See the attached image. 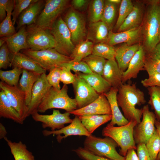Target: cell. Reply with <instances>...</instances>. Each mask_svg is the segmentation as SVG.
I'll use <instances>...</instances> for the list:
<instances>
[{
  "instance_id": "obj_1",
  "label": "cell",
  "mask_w": 160,
  "mask_h": 160,
  "mask_svg": "<svg viewBox=\"0 0 160 160\" xmlns=\"http://www.w3.org/2000/svg\"><path fill=\"white\" fill-rule=\"evenodd\" d=\"M117 100L125 118L129 121H135L137 124L139 123L143 108L139 109L136 106L146 103L143 92L137 87L135 84L124 83L118 89Z\"/></svg>"
},
{
  "instance_id": "obj_2",
  "label": "cell",
  "mask_w": 160,
  "mask_h": 160,
  "mask_svg": "<svg viewBox=\"0 0 160 160\" xmlns=\"http://www.w3.org/2000/svg\"><path fill=\"white\" fill-rule=\"evenodd\" d=\"M159 0L148 1L141 25L143 46L146 54L153 52L160 42Z\"/></svg>"
},
{
  "instance_id": "obj_3",
  "label": "cell",
  "mask_w": 160,
  "mask_h": 160,
  "mask_svg": "<svg viewBox=\"0 0 160 160\" xmlns=\"http://www.w3.org/2000/svg\"><path fill=\"white\" fill-rule=\"evenodd\" d=\"M137 124L135 121H131L122 126L115 127L108 124L102 131L103 136L108 137L114 140L121 148L119 154L125 157L130 149L136 150L133 136V131Z\"/></svg>"
},
{
  "instance_id": "obj_4",
  "label": "cell",
  "mask_w": 160,
  "mask_h": 160,
  "mask_svg": "<svg viewBox=\"0 0 160 160\" xmlns=\"http://www.w3.org/2000/svg\"><path fill=\"white\" fill-rule=\"evenodd\" d=\"M68 89L67 85L65 84L60 89L51 87L39 105L38 112L44 113L48 109L58 108L70 113L77 109L76 100L68 95Z\"/></svg>"
},
{
  "instance_id": "obj_5",
  "label": "cell",
  "mask_w": 160,
  "mask_h": 160,
  "mask_svg": "<svg viewBox=\"0 0 160 160\" xmlns=\"http://www.w3.org/2000/svg\"><path fill=\"white\" fill-rule=\"evenodd\" d=\"M84 146V148L95 155L112 160H125V157L117 152V143L109 137L102 138L92 135L87 137Z\"/></svg>"
},
{
  "instance_id": "obj_6",
  "label": "cell",
  "mask_w": 160,
  "mask_h": 160,
  "mask_svg": "<svg viewBox=\"0 0 160 160\" xmlns=\"http://www.w3.org/2000/svg\"><path fill=\"white\" fill-rule=\"evenodd\" d=\"M20 52L26 55L46 71L55 67H60L72 60V58L61 54L55 48L35 51L23 49Z\"/></svg>"
},
{
  "instance_id": "obj_7",
  "label": "cell",
  "mask_w": 160,
  "mask_h": 160,
  "mask_svg": "<svg viewBox=\"0 0 160 160\" xmlns=\"http://www.w3.org/2000/svg\"><path fill=\"white\" fill-rule=\"evenodd\" d=\"M50 31L55 41V49L61 54L70 57L75 46L70 32L61 16L55 22Z\"/></svg>"
},
{
  "instance_id": "obj_8",
  "label": "cell",
  "mask_w": 160,
  "mask_h": 160,
  "mask_svg": "<svg viewBox=\"0 0 160 160\" xmlns=\"http://www.w3.org/2000/svg\"><path fill=\"white\" fill-rule=\"evenodd\" d=\"M67 0H45L44 7L38 17L35 25L50 30L52 25L67 8Z\"/></svg>"
},
{
  "instance_id": "obj_9",
  "label": "cell",
  "mask_w": 160,
  "mask_h": 160,
  "mask_svg": "<svg viewBox=\"0 0 160 160\" xmlns=\"http://www.w3.org/2000/svg\"><path fill=\"white\" fill-rule=\"evenodd\" d=\"M26 30L29 49L38 51L55 48V41L50 30L40 28L34 24L27 26Z\"/></svg>"
},
{
  "instance_id": "obj_10",
  "label": "cell",
  "mask_w": 160,
  "mask_h": 160,
  "mask_svg": "<svg viewBox=\"0 0 160 160\" xmlns=\"http://www.w3.org/2000/svg\"><path fill=\"white\" fill-rule=\"evenodd\" d=\"M142 119L135 127L133 136L136 144L146 143L153 134L156 120L154 113L151 111L148 105L143 108Z\"/></svg>"
},
{
  "instance_id": "obj_11",
  "label": "cell",
  "mask_w": 160,
  "mask_h": 160,
  "mask_svg": "<svg viewBox=\"0 0 160 160\" xmlns=\"http://www.w3.org/2000/svg\"><path fill=\"white\" fill-rule=\"evenodd\" d=\"M62 18L70 32L72 40L75 46L84 40L87 33L84 16L79 12L71 9Z\"/></svg>"
},
{
  "instance_id": "obj_12",
  "label": "cell",
  "mask_w": 160,
  "mask_h": 160,
  "mask_svg": "<svg viewBox=\"0 0 160 160\" xmlns=\"http://www.w3.org/2000/svg\"><path fill=\"white\" fill-rule=\"evenodd\" d=\"M0 88L4 92L12 106L24 121L28 117V107L26 103L25 92L18 85L10 86L1 81L0 82Z\"/></svg>"
},
{
  "instance_id": "obj_13",
  "label": "cell",
  "mask_w": 160,
  "mask_h": 160,
  "mask_svg": "<svg viewBox=\"0 0 160 160\" xmlns=\"http://www.w3.org/2000/svg\"><path fill=\"white\" fill-rule=\"evenodd\" d=\"M75 74V80L72 85L77 108H80L94 101L100 95L84 79Z\"/></svg>"
},
{
  "instance_id": "obj_14",
  "label": "cell",
  "mask_w": 160,
  "mask_h": 160,
  "mask_svg": "<svg viewBox=\"0 0 160 160\" xmlns=\"http://www.w3.org/2000/svg\"><path fill=\"white\" fill-rule=\"evenodd\" d=\"M70 114L67 112L61 113L59 110L54 109L52 114L50 115L41 114L37 111L31 116L34 121L42 123L43 128L49 127L51 131H54L61 129L65 127V124L72 122L73 119L70 117Z\"/></svg>"
},
{
  "instance_id": "obj_15",
  "label": "cell",
  "mask_w": 160,
  "mask_h": 160,
  "mask_svg": "<svg viewBox=\"0 0 160 160\" xmlns=\"http://www.w3.org/2000/svg\"><path fill=\"white\" fill-rule=\"evenodd\" d=\"M51 87L47 80L46 73L41 74L32 89L31 100L28 106V117L38 111L39 105Z\"/></svg>"
},
{
  "instance_id": "obj_16",
  "label": "cell",
  "mask_w": 160,
  "mask_h": 160,
  "mask_svg": "<svg viewBox=\"0 0 160 160\" xmlns=\"http://www.w3.org/2000/svg\"><path fill=\"white\" fill-rule=\"evenodd\" d=\"M42 133L46 136L51 135H57L56 138L59 143L61 142L63 139L71 135L88 137L92 135L87 131L77 116H75L68 125L57 130L49 131L45 130L42 131Z\"/></svg>"
},
{
  "instance_id": "obj_17",
  "label": "cell",
  "mask_w": 160,
  "mask_h": 160,
  "mask_svg": "<svg viewBox=\"0 0 160 160\" xmlns=\"http://www.w3.org/2000/svg\"><path fill=\"white\" fill-rule=\"evenodd\" d=\"M142 39L143 35L141 26L117 33L113 32L112 30H110L106 43L113 46L122 43L131 45L137 44V43Z\"/></svg>"
},
{
  "instance_id": "obj_18",
  "label": "cell",
  "mask_w": 160,
  "mask_h": 160,
  "mask_svg": "<svg viewBox=\"0 0 160 160\" xmlns=\"http://www.w3.org/2000/svg\"><path fill=\"white\" fill-rule=\"evenodd\" d=\"M75 116L111 114L109 102L104 94L87 106L78 108L69 113Z\"/></svg>"
},
{
  "instance_id": "obj_19",
  "label": "cell",
  "mask_w": 160,
  "mask_h": 160,
  "mask_svg": "<svg viewBox=\"0 0 160 160\" xmlns=\"http://www.w3.org/2000/svg\"><path fill=\"white\" fill-rule=\"evenodd\" d=\"M45 4V0H34L18 17L16 22L17 30L24 26L35 24Z\"/></svg>"
},
{
  "instance_id": "obj_20",
  "label": "cell",
  "mask_w": 160,
  "mask_h": 160,
  "mask_svg": "<svg viewBox=\"0 0 160 160\" xmlns=\"http://www.w3.org/2000/svg\"><path fill=\"white\" fill-rule=\"evenodd\" d=\"M145 56L144 47L140 44L139 50L130 61L127 69L123 72V84L132 79L137 78L139 72L144 70Z\"/></svg>"
},
{
  "instance_id": "obj_21",
  "label": "cell",
  "mask_w": 160,
  "mask_h": 160,
  "mask_svg": "<svg viewBox=\"0 0 160 160\" xmlns=\"http://www.w3.org/2000/svg\"><path fill=\"white\" fill-rule=\"evenodd\" d=\"M9 57L11 66L13 68H19L40 74L47 71L30 57L21 52L15 54L10 53Z\"/></svg>"
},
{
  "instance_id": "obj_22",
  "label": "cell",
  "mask_w": 160,
  "mask_h": 160,
  "mask_svg": "<svg viewBox=\"0 0 160 160\" xmlns=\"http://www.w3.org/2000/svg\"><path fill=\"white\" fill-rule=\"evenodd\" d=\"M140 45L137 43L129 45L123 43L115 48V60L122 72L127 69L130 61L139 50Z\"/></svg>"
},
{
  "instance_id": "obj_23",
  "label": "cell",
  "mask_w": 160,
  "mask_h": 160,
  "mask_svg": "<svg viewBox=\"0 0 160 160\" xmlns=\"http://www.w3.org/2000/svg\"><path fill=\"white\" fill-rule=\"evenodd\" d=\"M143 3L137 2L134 4L133 9L118 30V32L129 30L141 26L145 12Z\"/></svg>"
},
{
  "instance_id": "obj_24",
  "label": "cell",
  "mask_w": 160,
  "mask_h": 160,
  "mask_svg": "<svg viewBox=\"0 0 160 160\" xmlns=\"http://www.w3.org/2000/svg\"><path fill=\"white\" fill-rule=\"evenodd\" d=\"M123 72L116 60H106L102 76L111 87L118 89L123 84Z\"/></svg>"
},
{
  "instance_id": "obj_25",
  "label": "cell",
  "mask_w": 160,
  "mask_h": 160,
  "mask_svg": "<svg viewBox=\"0 0 160 160\" xmlns=\"http://www.w3.org/2000/svg\"><path fill=\"white\" fill-rule=\"evenodd\" d=\"M26 26L21 27L12 36L1 38L7 44L10 53L15 54L22 50L29 49L26 40Z\"/></svg>"
},
{
  "instance_id": "obj_26",
  "label": "cell",
  "mask_w": 160,
  "mask_h": 160,
  "mask_svg": "<svg viewBox=\"0 0 160 160\" xmlns=\"http://www.w3.org/2000/svg\"><path fill=\"white\" fill-rule=\"evenodd\" d=\"M118 89L111 87L107 92L104 94L108 100L111 107L112 118L109 123L112 125L118 126L124 125L129 122L121 112L118 105L117 95Z\"/></svg>"
},
{
  "instance_id": "obj_27",
  "label": "cell",
  "mask_w": 160,
  "mask_h": 160,
  "mask_svg": "<svg viewBox=\"0 0 160 160\" xmlns=\"http://www.w3.org/2000/svg\"><path fill=\"white\" fill-rule=\"evenodd\" d=\"M109 31L107 25L101 21L90 23L87 31V39L95 44L106 42Z\"/></svg>"
},
{
  "instance_id": "obj_28",
  "label": "cell",
  "mask_w": 160,
  "mask_h": 160,
  "mask_svg": "<svg viewBox=\"0 0 160 160\" xmlns=\"http://www.w3.org/2000/svg\"><path fill=\"white\" fill-rule=\"evenodd\" d=\"M75 73L84 79L100 95L107 92L111 88L110 84L99 74L94 73L90 74L81 73Z\"/></svg>"
},
{
  "instance_id": "obj_29",
  "label": "cell",
  "mask_w": 160,
  "mask_h": 160,
  "mask_svg": "<svg viewBox=\"0 0 160 160\" xmlns=\"http://www.w3.org/2000/svg\"><path fill=\"white\" fill-rule=\"evenodd\" d=\"M41 75L36 72L23 70L18 86L25 94L26 103L27 106L31 100L33 86Z\"/></svg>"
},
{
  "instance_id": "obj_30",
  "label": "cell",
  "mask_w": 160,
  "mask_h": 160,
  "mask_svg": "<svg viewBox=\"0 0 160 160\" xmlns=\"http://www.w3.org/2000/svg\"><path fill=\"white\" fill-rule=\"evenodd\" d=\"M0 116L11 119L20 124L24 121L2 90L0 92Z\"/></svg>"
},
{
  "instance_id": "obj_31",
  "label": "cell",
  "mask_w": 160,
  "mask_h": 160,
  "mask_svg": "<svg viewBox=\"0 0 160 160\" xmlns=\"http://www.w3.org/2000/svg\"><path fill=\"white\" fill-rule=\"evenodd\" d=\"M82 123L90 134L102 125L111 121V114L93 115L79 116Z\"/></svg>"
},
{
  "instance_id": "obj_32",
  "label": "cell",
  "mask_w": 160,
  "mask_h": 160,
  "mask_svg": "<svg viewBox=\"0 0 160 160\" xmlns=\"http://www.w3.org/2000/svg\"><path fill=\"white\" fill-rule=\"evenodd\" d=\"M4 138L7 142L15 160H35L32 153L27 149L26 145L21 141L12 142L6 137Z\"/></svg>"
},
{
  "instance_id": "obj_33",
  "label": "cell",
  "mask_w": 160,
  "mask_h": 160,
  "mask_svg": "<svg viewBox=\"0 0 160 160\" xmlns=\"http://www.w3.org/2000/svg\"><path fill=\"white\" fill-rule=\"evenodd\" d=\"M14 2V0H9L7 7V16L0 24L1 38L10 36L17 32L11 20Z\"/></svg>"
},
{
  "instance_id": "obj_34",
  "label": "cell",
  "mask_w": 160,
  "mask_h": 160,
  "mask_svg": "<svg viewBox=\"0 0 160 160\" xmlns=\"http://www.w3.org/2000/svg\"><path fill=\"white\" fill-rule=\"evenodd\" d=\"M94 44L92 42L86 39L76 45L70 56L71 61L79 62L92 54Z\"/></svg>"
},
{
  "instance_id": "obj_35",
  "label": "cell",
  "mask_w": 160,
  "mask_h": 160,
  "mask_svg": "<svg viewBox=\"0 0 160 160\" xmlns=\"http://www.w3.org/2000/svg\"><path fill=\"white\" fill-rule=\"evenodd\" d=\"M92 54L108 60H115V48L106 42L94 45Z\"/></svg>"
},
{
  "instance_id": "obj_36",
  "label": "cell",
  "mask_w": 160,
  "mask_h": 160,
  "mask_svg": "<svg viewBox=\"0 0 160 160\" xmlns=\"http://www.w3.org/2000/svg\"><path fill=\"white\" fill-rule=\"evenodd\" d=\"M82 60L86 63L93 73L102 76L106 61L105 59L92 54L84 58Z\"/></svg>"
},
{
  "instance_id": "obj_37",
  "label": "cell",
  "mask_w": 160,
  "mask_h": 160,
  "mask_svg": "<svg viewBox=\"0 0 160 160\" xmlns=\"http://www.w3.org/2000/svg\"><path fill=\"white\" fill-rule=\"evenodd\" d=\"M147 89L149 96L148 103L154 111L156 120L160 121V87H150Z\"/></svg>"
},
{
  "instance_id": "obj_38",
  "label": "cell",
  "mask_w": 160,
  "mask_h": 160,
  "mask_svg": "<svg viewBox=\"0 0 160 160\" xmlns=\"http://www.w3.org/2000/svg\"><path fill=\"white\" fill-rule=\"evenodd\" d=\"M105 1L94 0L90 3L89 20L90 23L101 21L104 10Z\"/></svg>"
},
{
  "instance_id": "obj_39",
  "label": "cell",
  "mask_w": 160,
  "mask_h": 160,
  "mask_svg": "<svg viewBox=\"0 0 160 160\" xmlns=\"http://www.w3.org/2000/svg\"><path fill=\"white\" fill-rule=\"evenodd\" d=\"M23 69L14 67L12 70L3 71L0 70V79L1 81L10 86L18 85L20 76L22 73Z\"/></svg>"
},
{
  "instance_id": "obj_40",
  "label": "cell",
  "mask_w": 160,
  "mask_h": 160,
  "mask_svg": "<svg viewBox=\"0 0 160 160\" xmlns=\"http://www.w3.org/2000/svg\"><path fill=\"white\" fill-rule=\"evenodd\" d=\"M116 5L110 2L109 0L105 1L104 10L101 21L107 25L109 31L111 30L116 17Z\"/></svg>"
},
{
  "instance_id": "obj_41",
  "label": "cell",
  "mask_w": 160,
  "mask_h": 160,
  "mask_svg": "<svg viewBox=\"0 0 160 160\" xmlns=\"http://www.w3.org/2000/svg\"><path fill=\"white\" fill-rule=\"evenodd\" d=\"M145 145L151 159L156 160L160 151V138L156 128L153 134Z\"/></svg>"
},
{
  "instance_id": "obj_42",
  "label": "cell",
  "mask_w": 160,
  "mask_h": 160,
  "mask_svg": "<svg viewBox=\"0 0 160 160\" xmlns=\"http://www.w3.org/2000/svg\"><path fill=\"white\" fill-rule=\"evenodd\" d=\"M144 70L148 74L160 73V58L154 53L146 54Z\"/></svg>"
},
{
  "instance_id": "obj_43",
  "label": "cell",
  "mask_w": 160,
  "mask_h": 160,
  "mask_svg": "<svg viewBox=\"0 0 160 160\" xmlns=\"http://www.w3.org/2000/svg\"><path fill=\"white\" fill-rule=\"evenodd\" d=\"M133 7L134 4L131 0H121L119 8L118 17L115 26V29L118 30L132 11Z\"/></svg>"
},
{
  "instance_id": "obj_44",
  "label": "cell",
  "mask_w": 160,
  "mask_h": 160,
  "mask_svg": "<svg viewBox=\"0 0 160 160\" xmlns=\"http://www.w3.org/2000/svg\"><path fill=\"white\" fill-rule=\"evenodd\" d=\"M34 0H14L13 9L12 13V20L14 25L20 14Z\"/></svg>"
},
{
  "instance_id": "obj_45",
  "label": "cell",
  "mask_w": 160,
  "mask_h": 160,
  "mask_svg": "<svg viewBox=\"0 0 160 160\" xmlns=\"http://www.w3.org/2000/svg\"><path fill=\"white\" fill-rule=\"evenodd\" d=\"M60 67H64L72 70L75 73H81L84 74L93 73L88 65L82 60L79 62L71 61L62 64Z\"/></svg>"
},
{
  "instance_id": "obj_46",
  "label": "cell",
  "mask_w": 160,
  "mask_h": 160,
  "mask_svg": "<svg viewBox=\"0 0 160 160\" xmlns=\"http://www.w3.org/2000/svg\"><path fill=\"white\" fill-rule=\"evenodd\" d=\"M61 67H55L49 71V73L46 75L47 80L52 87L58 89H61L60 85Z\"/></svg>"
},
{
  "instance_id": "obj_47",
  "label": "cell",
  "mask_w": 160,
  "mask_h": 160,
  "mask_svg": "<svg viewBox=\"0 0 160 160\" xmlns=\"http://www.w3.org/2000/svg\"><path fill=\"white\" fill-rule=\"evenodd\" d=\"M73 151L79 156L84 160H112L104 157L95 155L84 148L81 147Z\"/></svg>"
},
{
  "instance_id": "obj_48",
  "label": "cell",
  "mask_w": 160,
  "mask_h": 160,
  "mask_svg": "<svg viewBox=\"0 0 160 160\" xmlns=\"http://www.w3.org/2000/svg\"><path fill=\"white\" fill-rule=\"evenodd\" d=\"M10 52L5 43L0 48V68L6 69L11 66L9 57Z\"/></svg>"
},
{
  "instance_id": "obj_49",
  "label": "cell",
  "mask_w": 160,
  "mask_h": 160,
  "mask_svg": "<svg viewBox=\"0 0 160 160\" xmlns=\"http://www.w3.org/2000/svg\"><path fill=\"white\" fill-rule=\"evenodd\" d=\"M148 78L142 80L141 83L145 87H160V73H154L148 75Z\"/></svg>"
},
{
  "instance_id": "obj_50",
  "label": "cell",
  "mask_w": 160,
  "mask_h": 160,
  "mask_svg": "<svg viewBox=\"0 0 160 160\" xmlns=\"http://www.w3.org/2000/svg\"><path fill=\"white\" fill-rule=\"evenodd\" d=\"M61 67L60 81L64 84H73L74 82L76 75L72 73L71 70L64 67Z\"/></svg>"
},
{
  "instance_id": "obj_51",
  "label": "cell",
  "mask_w": 160,
  "mask_h": 160,
  "mask_svg": "<svg viewBox=\"0 0 160 160\" xmlns=\"http://www.w3.org/2000/svg\"><path fill=\"white\" fill-rule=\"evenodd\" d=\"M137 155L139 160H152L146 147L145 144L139 143L137 145Z\"/></svg>"
},
{
  "instance_id": "obj_52",
  "label": "cell",
  "mask_w": 160,
  "mask_h": 160,
  "mask_svg": "<svg viewBox=\"0 0 160 160\" xmlns=\"http://www.w3.org/2000/svg\"><path fill=\"white\" fill-rule=\"evenodd\" d=\"M89 2V0H73L71 2V5L75 9L83 11L87 9Z\"/></svg>"
},
{
  "instance_id": "obj_53",
  "label": "cell",
  "mask_w": 160,
  "mask_h": 160,
  "mask_svg": "<svg viewBox=\"0 0 160 160\" xmlns=\"http://www.w3.org/2000/svg\"><path fill=\"white\" fill-rule=\"evenodd\" d=\"M9 0H0V21L1 23L7 16V5Z\"/></svg>"
},
{
  "instance_id": "obj_54",
  "label": "cell",
  "mask_w": 160,
  "mask_h": 160,
  "mask_svg": "<svg viewBox=\"0 0 160 160\" xmlns=\"http://www.w3.org/2000/svg\"><path fill=\"white\" fill-rule=\"evenodd\" d=\"M135 150L133 149H130L128 151L125 157V160H139Z\"/></svg>"
},
{
  "instance_id": "obj_55",
  "label": "cell",
  "mask_w": 160,
  "mask_h": 160,
  "mask_svg": "<svg viewBox=\"0 0 160 160\" xmlns=\"http://www.w3.org/2000/svg\"><path fill=\"white\" fill-rule=\"evenodd\" d=\"M7 132L5 127L1 123H0V138H4L6 137Z\"/></svg>"
},
{
  "instance_id": "obj_56",
  "label": "cell",
  "mask_w": 160,
  "mask_h": 160,
  "mask_svg": "<svg viewBox=\"0 0 160 160\" xmlns=\"http://www.w3.org/2000/svg\"><path fill=\"white\" fill-rule=\"evenodd\" d=\"M155 126L158 131L160 138V121L156 120L155 122ZM156 160H160V151L158 154Z\"/></svg>"
},
{
  "instance_id": "obj_57",
  "label": "cell",
  "mask_w": 160,
  "mask_h": 160,
  "mask_svg": "<svg viewBox=\"0 0 160 160\" xmlns=\"http://www.w3.org/2000/svg\"><path fill=\"white\" fill-rule=\"evenodd\" d=\"M153 52L160 58V42L156 46Z\"/></svg>"
},
{
  "instance_id": "obj_58",
  "label": "cell",
  "mask_w": 160,
  "mask_h": 160,
  "mask_svg": "<svg viewBox=\"0 0 160 160\" xmlns=\"http://www.w3.org/2000/svg\"><path fill=\"white\" fill-rule=\"evenodd\" d=\"M109 1L110 2L116 4L121 3V0H109Z\"/></svg>"
},
{
  "instance_id": "obj_59",
  "label": "cell",
  "mask_w": 160,
  "mask_h": 160,
  "mask_svg": "<svg viewBox=\"0 0 160 160\" xmlns=\"http://www.w3.org/2000/svg\"><path fill=\"white\" fill-rule=\"evenodd\" d=\"M5 43V41L2 38H1L0 39V47H1Z\"/></svg>"
},
{
  "instance_id": "obj_60",
  "label": "cell",
  "mask_w": 160,
  "mask_h": 160,
  "mask_svg": "<svg viewBox=\"0 0 160 160\" xmlns=\"http://www.w3.org/2000/svg\"><path fill=\"white\" fill-rule=\"evenodd\" d=\"M159 7H160V1H159Z\"/></svg>"
}]
</instances>
